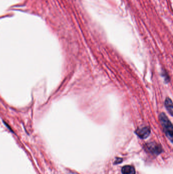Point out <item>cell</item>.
Instances as JSON below:
<instances>
[{
	"label": "cell",
	"instance_id": "6da1fadb",
	"mask_svg": "<svg viewBox=\"0 0 173 174\" xmlns=\"http://www.w3.org/2000/svg\"><path fill=\"white\" fill-rule=\"evenodd\" d=\"M159 119L164 133L172 143L173 141V127L172 123L164 113L160 114Z\"/></svg>",
	"mask_w": 173,
	"mask_h": 174
},
{
	"label": "cell",
	"instance_id": "7a4b0ae2",
	"mask_svg": "<svg viewBox=\"0 0 173 174\" xmlns=\"http://www.w3.org/2000/svg\"><path fill=\"white\" fill-rule=\"evenodd\" d=\"M147 149L149 152L153 155H159L162 152V148L161 146L155 142H151L146 145Z\"/></svg>",
	"mask_w": 173,
	"mask_h": 174
},
{
	"label": "cell",
	"instance_id": "3957f363",
	"mask_svg": "<svg viewBox=\"0 0 173 174\" xmlns=\"http://www.w3.org/2000/svg\"><path fill=\"white\" fill-rule=\"evenodd\" d=\"M136 133L142 139H145L148 138L150 134V129L148 127H142L136 130Z\"/></svg>",
	"mask_w": 173,
	"mask_h": 174
},
{
	"label": "cell",
	"instance_id": "277c9868",
	"mask_svg": "<svg viewBox=\"0 0 173 174\" xmlns=\"http://www.w3.org/2000/svg\"><path fill=\"white\" fill-rule=\"evenodd\" d=\"M123 174H136V171L134 167L131 166H125L121 169Z\"/></svg>",
	"mask_w": 173,
	"mask_h": 174
},
{
	"label": "cell",
	"instance_id": "5b68a950",
	"mask_svg": "<svg viewBox=\"0 0 173 174\" xmlns=\"http://www.w3.org/2000/svg\"><path fill=\"white\" fill-rule=\"evenodd\" d=\"M165 106L168 112H169L170 114V115L172 116H173V106L172 100L170 98H166L165 102Z\"/></svg>",
	"mask_w": 173,
	"mask_h": 174
},
{
	"label": "cell",
	"instance_id": "8992f818",
	"mask_svg": "<svg viewBox=\"0 0 173 174\" xmlns=\"http://www.w3.org/2000/svg\"><path fill=\"white\" fill-rule=\"evenodd\" d=\"M123 161V159L120 158H117L116 160L115 161L114 164H118V163H121Z\"/></svg>",
	"mask_w": 173,
	"mask_h": 174
}]
</instances>
